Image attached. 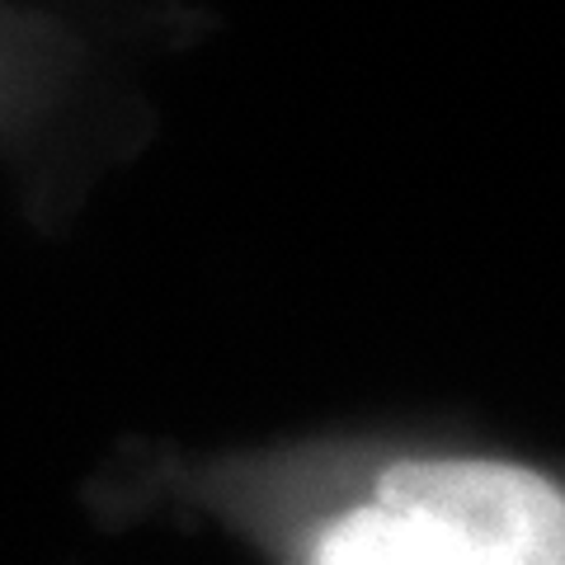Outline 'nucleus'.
I'll list each match as a JSON object with an SVG mask.
<instances>
[{
    "label": "nucleus",
    "mask_w": 565,
    "mask_h": 565,
    "mask_svg": "<svg viewBox=\"0 0 565 565\" xmlns=\"http://www.w3.org/2000/svg\"><path fill=\"white\" fill-rule=\"evenodd\" d=\"M311 565H565V494L533 467L411 457L316 533Z\"/></svg>",
    "instance_id": "f257e3e1"
}]
</instances>
